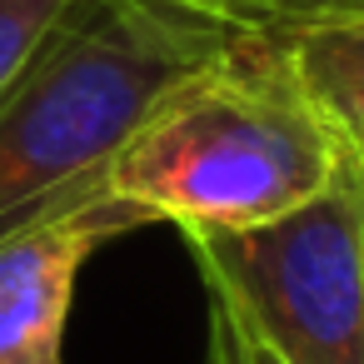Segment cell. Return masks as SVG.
Returning a JSON list of instances; mask_svg holds the SVG:
<instances>
[{
  "label": "cell",
  "instance_id": "6da1fadb",
  "mask_svg": "<svg viewBox=\"0 0 364 364\" xmlns=\"http://www.w3.org/2000/svg\"><path fill=\"white\" fill-rule=\"evenodd\" d=\"M240 31L245 21L195 0H75L0 95V235L105 180L135 130Z\"/></svg>",
  "mask_w": 364,
  "mask_h": 364
},
{
  "label": "cell",
  "instance_id": "7a4b0ae2",
  "mask_svg": "<svg viewBox=\"0 0 364 364\" xmlns=\"http://www.w3.org/2000/svg\"><path fill=\"white\" fill-rule=\"evenodd\" d=\"M344 150L279 41L245 26L105 165V190L175 230H255L334 185Z\"/></svg>",
  "mask_w": 364,
  "mask_h": 364
},
{
  "label": "cell",
  "instance_id": "3957f363",
  "mask_svg": "<svg viewBox=\"0 0 364 364\" xmlns=\"http://www.w3.org/2000/svg\"><path fill=\"white\" fill-rule=\"evenodd\" d=\"M250 339L279 364H364V170L255 230H180Z\"/></svg>",
  "mask_w": 364,
  "mask_h": 364
},
{
  "label": "cell",
  "instance_id": "277c9868",
  "mask_svg": "<svg viewBox=\"0 0 364 364\" xmlns=\"http://www.w3.org/2000/svg\"><path fill=\"white\" fill-rule=\"evenodd\" d=\"M145 225L155 220L140 205L95 180L0 235V364H65V319L85 259Z\"/></svg>",
  "mask_w": 364,
  "mask_h": 364
},
{
  "label": "cell",
  "instance_id": "5b68a950",
  "mask_svg": "<svg viewBox=\"0 0 364 364\" xmlns=\"http://www.w3.org/2000/svg\"><path fill=\"white\" fill-rule=\"evenodd\" d=\"M279 41L304 100L334 135V145L364 170V11L299 16L259 26Z\"/></svg>",
  "mask_w": 364,
  "mask_h": 364
},
{
  "label": "cell",
  "instance_id": "8992f818",
  "mask_svg": "<svg viewBox=\"0 0 364 364\" xmlns=\"http://www.w3.org/2000/svg\"><path fill=\"white\" fill-rule=\"evenodd\" d=\"M70 6L75 0H0V95L26 75L36 50L70 16Z\"/></svg>",
  "mask_w": 364,
  "mask_h": 364
},
{
  "label": "cell",
  "instance_id": "52a82bcc",
  "mask_svg": "<svg viewBox=\"0 0 364 364\" xmlns=\"http://www.w3.org/2000/svg\"><path fill=\"white\" fill-rule=\"evenodd\" d=\"M200 364H255L245 319L210 279H205V359Z\"/></svg>",
  "mask_w": 364,
  "mask_h": 364
},
{
  "label": "cell",
  "instance_id": "ba28073f",
  "mask_svg": "<svg viewBox=\"0 0 364 364\" xmlns=\"http://www.w3.org/2000/svg\"><path fill=\"white\" fill-rule=\"evenodd\" d=\"M329 11H364V0H264L250 16H240L245 26H279V21H299V16H329Z\"/></svg>",
  "mask_w": 364,
  "mask_h": 364
},
{
  "label": "cell",
  "instance_id": "9c48e42d",
  "mask_svg": "<svg viewBox=\"0 0 364 364\" xmlns=\"http://www.w3.org/2000/svg\"><path fill=\"white\" fill-rule=\"evenodd\" d=\"M195 6H210V11H225V16H250L255 6H264V0H195Z\"/></svg>",
  "mask_w": 364,
  "mask_h": 364
},
{
  "label": "cell",
  "instance_id": "30bf717a",
  "mask_svg": "<svg viewBox=\"0 0 364 364\" xmlns=\"http://www.w3.org/2000/svg\"><path fill=\"white\" fill-rule=\"evenodd\" d=\"M245 334H250V329H245ZM250 349H255V364H279V359H274L264 344H255V339H250Z\"/></svg>",
  "mask_w": 364,
  "mask_h": 364
}]
</instances>
